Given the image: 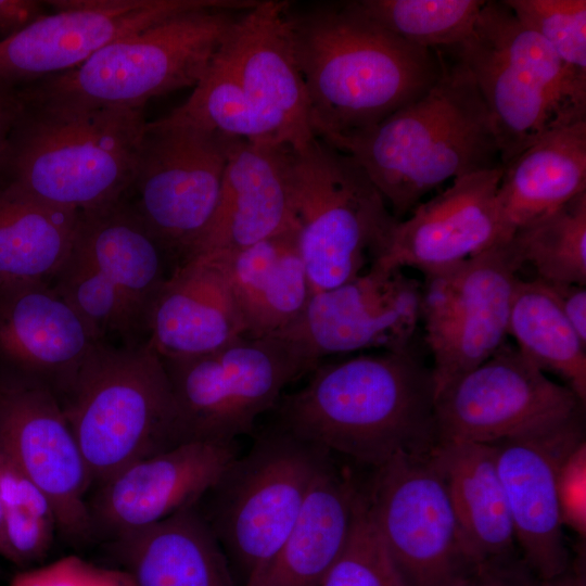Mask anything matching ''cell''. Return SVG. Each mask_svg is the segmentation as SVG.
<instances>
[{
	"label": "cell",
	"instance_id": "cell-1",
	"mask_svg": "<svg viewBox=\"0 0 586 586\" xmlns=\"http://www.w3.org/2000/svg\"><path fill=\"white\" fill-rule=\"evenodd\" d=\"M310 373L281 396L272 424L374 469L437 444L432 371L415 346L320 362Z\"/></svg>",
	"mask_w": 586,
	"mask_h": 586
},
{
	"label": "cell",
	"instance_id": "cell-2",
	"mask_svg": "<svg viewBox=\"0 0 586 586\" xmlns=\"http://www.w3.org/2000/svg\"><path fill=\"white\" fill-rule=\"evenodd\" d=\"M285 18L313 129L321 139L378 124L426 93L441 76V49L405 42L355 1L303 11L288 2Z\"/></svg>",
	"mask_w": 586,
	"mask_h": 586
},
{
	"label": "cell",
	"instance_id": "cell-3",
	"mask_svg": "<svg viewBox=\"0 0 586 586\" xmlns=\"http://www.w3.org/2000/svg\"><path fill=\"white\" fill-rule=\"evenodd\" d=\"M322 140L361 167L396 220L448 179L502 167L472 75L444 53L441 76L422 97L369 128Z\"/></svg>",
	"mask_w": 586,
	"mask_h": 586
},
{
	"label": "cell",
	"instance_id": "cell-4",
	"mask_svg": "<svg viewBox=\"0 0 586 586\" xmlns=\"http://www.w3.org/2000/svg\"><path fill=\"white\" fill-rule=\"evenodd\" d=\"M39 109L24 120L18 114L0 163L3 184L78 214L124 199L146 126L141 109Z\"/></svg>",
	"mask_w": 586,
	"mask_h": 586
},
{
	"label": "cell",
	"instance_id": "cell-5",
	"mask_svg": "<svg viewBox=\"0 0 586 586\" xmlns=\"http://www.w3.org/2000/svg\"><path fill=\"white\" fill-rule=\"evenodd\" d=\"M60 403L92 485L186 443L165 365L145 341L97 344Z\"/></svg>",
	"mask_w": 586,
	"mask_h": 586
},
{
	"label": "cell",
	"instance_id": "cell-6",
	"mask_svg": "<svg viewBox=\"0 0 586 586\" xmlns=\"http://www.w3.org/2000/svg\"><path fill=\"white\" fill-rule=\"evenodd\" d=\"M445 50L475 81L502 167L552 126L586 117V82L502 0L486 1L470 35Z\"/></svg>",
	"mask_w": 586,
	"mask_h": 586
},
{
	"label": "cell",
	"instance_id": "cell-7",
	"mask_svg": "<svg viewBox=\"0 0 586 586\" xmlns=\"http://www.w3.org/2000/svg\"><path fill=\"white\" fill-rule=\"evenodd\" d=\"M252 0L186 12L104 46L38 90L40 103L142 109L151 98L192 87L214 61L238 15Z\"/></svg>",
	"mask_w": 586,
	"mask_h": 586
},
{
	"label": "cell",
	"instance_id": "cell-8",
	"mask_svg": "<svg viewBox=\"0 0 586 586\" xmlns=\"http://www.w3.org/2000/svg\"><path fill=\"white\" fill-rule=\"evenodd\" d=\"M332 454L271 424L234 458L198 507L224 549L239 586L275 555Z\"/></svg>",
	"mask_w": 586,
	"mask_h": 586
},
{
	"label": "cell",
	"instance_id": "cell-9",
	"mask_svg": "<svg viewBox=\"0 0 586 586\" xmlns=\"http://www.w3.org/2000/svg\"><path fill=\"white\" fill-rule=\"evenodd\" d=\"M298 246L313 294L365 271L397 221L361 167L319 137L289 146Z\"/></svg>",
	"mask_w": 586,
	"mask_h": 586
},
{
	"label": "cell",
	"instance_id": "cell-10",
	"mask_svg": "<svg viewBox=\"0 0 586 586\" xmlns=\"http://www.w3.org/2000/svg\"><path fill=\"white\" fill-rule=\"evenodd\" d=\"M364 493L405 586H463L481 568L431 451L397 454L375 469Z\"/></svg>",
	"mask_w": 586,
	"mask_h": 586
},
{
	"label": "cell",
	"instance_id": "cell-11",
	"mask_svg": "<svg viewBox=\"0 0 586 586\" xmlns=\"http://www.w3.org/2000/svg\"><path fill=\"white\" fill-rule=\"evenodd\" d=\"M163 362L184 442H233L251 434L284 387L315 369L279 335H245L204 355Z\"/></svg>",
	"mask_w": 586,
	"mask_h": 586
},
{
	"label": "cell",
	"instance_id": "cell-12",
	"mask_svg": "<svg viewBox=\"0 0 586 586\" xmlns=\"http://www.w3.org/2000/svg\"><path fill=\"white\" fill-rule=\"evenodd\" d=\"M232 140L169 115L146 123L132 199H124L177 265L193 257L214 217Z\"/></svg>",
	"mask_w": 586,
	"mask_h": 586
},
{
	"label": "cell",
	"instance_id": "cell-13",
	"mask_svg": "<svg viewBox=\"0 0 586 586\" xmlns=\"http://www.w3.org/2000/svg\"><path fill=\"white\" fill-rule=\"evenodd\" d=\"M522 266L510 238L451 267L424 275L421 321L433 359L434 397L506 343Z\"/></svg>",
	"mask_w": 586,
	"mask_h": 586
},
{
	"label": "cell",
	"instance_id": "cell-14",
	"mask_svg": "<svg viewBox=\"0 0 586 586\" xmlns=\"http://www.w3.org/2000/svg\"><path fill=\"white\" fill-rule=\"evenodd\" d=\"M583 404L505 343L435 397L437 443L496 444L545 432L581 416Z\"/></svg>",
	"mask_w": 586,
	"mask_h": 586
},
{
	"label": "cell",
	"instance_id": "cell-15",
	"mask_svg": "<svg viewBox=\"0 0 586 586\" xmlns=\"http://www.w3.org/2000/svg\"><path fill=\"white\" fill-rule=\"evenodd\" d=\"M422 283L404 269L369 266L355 278L314 293L300 318L275 334L315 368L322 359L413 346L421 321Z\"/></svg>",
	"mask_w": 586,
	"mask_h": 586
},
{
	"label": "cell",
	"instance_id": "cell-16",
	"mask_svg": "<svg viewBox=\"0 0 586 586\" xmlns=\"http://www.w3.org/2000/svg\"><path fill=\"white\" fill-rule=\"evenodd\" d=\"M0 455L50 499L59 533L84 543L95 532L92 480L58 396L43 386H0Z\"/></svg>",
	"mask_w": 586,
	"mask_h": 586
},
{
	"label": "cell",
	"instance_id": "cell-17",
	"mask_svg": "<svg viewBox=\"0 0 586 586\" xmlns=\"http://www.w3.org/2000/svg\"><path fill=\"white\" fill-rule=\"evenodd\" d=\"M222 0L55 1L39 16L0 40V78L53 76L86 62L110 42L173 16Z\"/></svg>",
	"mask_w": 586,
	"mask_h": 586
},
{
	"label": "cell",
	"instance_id": "cell-18",
	"mask_svg": "<svg viewBox=\"0 0 586 586\" xmlns=\"http://www.w3.org/2000/svg\"><path fill=\"white\" fill-rule=\"evenodd\" d=\"M100 342L51 282H0V386H43L60 400Z\"/></svg>",
	"mask_w": 586,
	"mask_h": 586
},
{
	"label": "cell",
	"instance_id": "cell-19",
	"mask_svg": "<svg viewBox=\"0 0 586 586\" xmlns=\"http://www.w3.org/2000/svg\"><path fill=\"white\" fill-rule=\"evenodd\" d=\"M238 456V441H191L131 462L87 501L94 532L114 539L196 505Z\"/></svg>",
	"mask_w": 586,
	"mask_h": 586
},
{
	"label": "cell",
	"instance_id": "cell-20",
	"mask_svg": "<svg viewBox=\"0 0 586 586\" xmlns=\"http://www.w3.org/2000/svg\"><path fill=\"white\" fill-rule=\"evenodd\" d=\"M501 176L502 167H498L455 179L451 187L395 222L382 254L371 265L415 268L424 276L508 241L497 201Z\"/></svg>",
	"mask_w": 586,
	"mask_h": 586
},
{
	"label": "cell",
	"instance_id": "cell-21",
	"mask_svg": "<svg viewBox=\"0 0 586 586\" xmlns=\"http://www.w3.org/2000/svg\"><path fill=\"white\" fill-rule=\"evenodd\" d=\"M582 440L581 415L551 430L494 444L515 543L522 560L542 582L569 569L557 473L564 457Z\"/></svg>",
	"mask_w": 586,
	"mask_h": 586
},
{
	"label": "cell",
	"instance_id": "cell-22",
	"mask_svg": "<svg viewBox=\"0 0 586 586\" xmlns=\"http://www.w3.org/2000/svg\"><path fill=\"white\" fill-rule=\"evenodd\" d=\"M286 1H256L228 30L215 61L282 127L289 144L316 137L285 18Z\"/></svg>",
	"mask_w": 586,
	"mask_h": 586
},
{
	"label": "cell",
	"instance_id": "cell-23",
	"mask_svg": "<svg viewBox=\"0 0 586 586\" xmlns=\"http://www.w3.org/2000/svg\"><path fill=\"white\" fill-rule=\"evenodd\" d=\"M289 146L231 141L218 205L193 257L240 250L298 230L291 200Z\"/></svg>",
	"mask_w": 586,
	"mask_h": 586
},
{
	"label": "cell",
	"instance_id": "cell-24",
	"mask_svg": "<svg viewBox=\"0 0 586 586\" xmlns=\"http://www.w3.org/2000/svg\"><path fill=\"white\" fill-rule=\"evenodd\" d=\"M245 335L228 280L212 253L173 270L145 321V342L163 360L204 355Z\"/></svg>",
	"mask_w": 586,
	"mask_h": 586
},
{
	"label": "cell",
	"instance_id": "cell-25",
	"mask_svg": "<svg viewBox=\"0 0 586 586\" xmlns=\"http://www.w3.org/2000/svg\"><path fill=\"white\" fill-rule=\"evenodd\" d=\"M112 540L131 586H239L198 504Z\"/></svg>",
	"mask_w": 586,
	"mask_h": 586
},
{
	"label": "cell",
	"instance_id": "cell-26",
	"mask_svg": "<svg viewBox=\"0 0 586 586\" xmlns=\"http://www.w3.org/2000/svg\"><path fill=\"white\" fill-rule=\"evenodd\" d=\"M215 254L228 280L246 336L275 335L305 310L313 290L302 258L297 230L246 247Z\"/></svg>",
	"mask_w": 586,
	"mask_h": 586
},
{
	"label": "cell",
	"instance_id": "cell-27",
	"mask_svg": "<svg viewBox=\"0 0 586 586\" xmlns=\"http://www.w3.org/2000/svg\"><path fill=\"white\" fill-rule=\"evenodd\" d=\"M360 491L332 460L282 545L244 586H320L349 538Z\"/></svg>",
	"mask_w": 586,
	"mask_h": 586
},
{
	"label": "cell",
	"instance_id": "cell-28",
	"mask_svg": "<svg viewBox=\"0 0 586 586\" xmlns=\"http://www.w3.org/2000/svg\"><path fill=\"white\" fill-rule=\"evenodd\" d=\"M586 191V117L557 124L502 167L497 201L506 237Z\"/></svg>",
	"mask_w": 586,
	"mask_h": 586
},
{
	"label": "cell",
	"instance_id": "cell-29",
	"mask_svg": "<svg viewBox=\"0 0 586 586\" xmlns=\"http://www.w3.org/2000/svg\"><path fill=\"white\" fill-rule=\"evenodd\" d=\"M74 246L122 292L145 339L148 314L178 266L129 203L80 214Z\"/></svg>",
	"mask_w": 586,
	"mask_h": 586
},
{
	"label": "cell",
	"instance_id": "cell-30",
	"mask_svg": "<svg viewBox=\"0 0 586 586\" xmlns=\"http://www.w3.org/2000/svg\"><path fill=\"white\" fill-rule=\"evenodd\" d=\"M431 457L477 564L514 557L515 535L495 445L437 443Z\"/></svg>",
	"mask_w": 586,
	"mask_h": 586
},
{
	"label": "cell",
	"instance_id": "cell-31",
	"mask_svg": "<svg viewBox=\"0 0 586 586\" xmlns=\"http://www.w3.org/2000/svg\"><path fill=\"white\" fill-rule=\"evenodd\" d=\"M79 216L0 186V282H51L72 253Z\"/></svg>",
	"mask_w": 586,
	"mask_h": 586
},
{
	"label": "cell",
	"instance_id": "cell-32",
	"mask_svg": "<svg viewBox=\"0 0 586 586\" xmlns=\"http://www.w3.org/2000/svg\"><path fill=\"white\" fill-rule=\"evenodd\" d=\"M508 335L530 361L543 372L562 378L585 403L586 343L536 278H519L515 284Z\"/></svg>",
	"mask_w": 586,
	"mask_h": 586
},
{
	"label": "cell",
	"instance_id": "cell-33",
	"mask_svg": "<svg viewBox=\"0 0 586 586\" xmlns=\"http://www.w3.org/2000/svg\"><path fill=\"white\" fill-rule=\"evenodd\" d=\"M169 116L228 139L290 145L280 124L215 59L189 98Z\"/></svg>",
	"mask_w": 586,
	"mask_h": 586
},
{
	"label": "cell",
	"instance_id": "cell-34",
	"mask_svg": "<svg viewBox=\"0 0 586 586\" xmlns=\"http://www.w3.org/2000/svg\"><path fill=\"white\" fill-rule=\"evenodd\" d=\"M511 240L536 279L586 285V191L518 229Z\"/></svg>",
	"mask_w": 586,
	"mask_h": 586
},
{
	"label": "cell",
	"instance_id": "cell-35",
	"mask_svg": "<svg viewBox=\"0 0 586 586\" xmlns=\"http://www.w3.org/2000/svg\"><path fill=\"white\" fill-rule=\"evenodd\" d=\"M357 7L384 29L416 47L446 49L472 31L485 0H359Z\"/></svg>",
	"mask_w": 586,
	"mask_h": 586
},
{
	"label": "cell",
	"instance_id": "cell-36",
	"mask_svg": "<svg viewBox=\"0 0 586 586\" xmlns=\"http://www.w3.org/2000/svg\"><path fill=\"white\" fill-rule=\"evenodd\" d=\"M51 284L99 340L116 333L125 344L143 342L137 339L143 331L122 292L75 246Z\"/></svg>",
	"mask_w": 586,
	"mask_h": 586
},
{
	"label": "cell",
	"instance_id": "cell-37",
	"mask_svg": "<svg viewBox=\"0 0 586 586\" xmlns=\"http://www.w3.org/2000/svg\"><path fill=\"white\" fill-rule=\"evenodd\" d=\"M7 560L20 566L42 561L59 533L55 510L46 494L0 455Z\"/></svg>",
	"mask_w": 586,
	"mask_h": 586
},
{
	"label": "cell",
	"instance_id": "cell-38",
	"mask_svg": "<svg viewBox=\"0 0 586 586\" xmlns=\"http://www.w3.org/2000/svg\"><path fill=\"white\" fill-rule=\"evenodd\" d=\"M518 20L538 34L565 69L586 82L585 0H502Z\"/></svg>",
	"mask_w": 586,
	"mask_h": 586
},
{
	"label": "cell",
	"instance_id": "cell-39",
	"mask_svg": "<svg viewBox=\"0 0 586 586\" xmlns=\"http://www.w3.org/2000/svg\"><path fill=\"white\" fill-rule=\"evenodd\" d=\"M320 586H405L374 528L364 491L349 538Z\"/></svg>",
	"mask_w": 586,
	"mask_h": 586
},
{
	"label": "cell",
	"instance_id": "cell-40",
	"mask_svg": "<svg viewBox=\"0 0 586 586\" xmlns=\"http://www.w3.org/2000/svg\"><path fill=\"white\" fill-rule=\"evenodd\" d=\"M10 586H131V583L119 569L98 566L68 556L16 574Z\"/></svg>",
	"mask_w": 586,
	"mask_h": 586
},
{
	"label": "cell",
	"instance_id": "cell-41",
	"mask_svg": "<svg viewBox=\"0 0 586 586\" xmlns=\"http://www.w3.org/2000/svg\"><path fill=\"white\" fill-rule=\"evenodd\" d=\"M557 497L562 526L586 536V442L577 443L557 473Z\"/></svg>",
	"mask_w": 586,
	"mask_h": 586
},
{
	"label": "cell",
	"instance_id": "cell-42",
	"mask_svg": "<svg viewBox=\"0 0 586 586\" xmlns=\"http://www.w3.org/2000/svg\"><path fill=\"white\" fill-rule=\"evenodd\" d=\"M539 579L514 557L482 565L463 586H537Z\"/></svg>",
	"mask_w": 586,
	"mask_h": 586
},
{
	"label": "cell",
	"instance_id": "cell-43",
	"mask_svg": "<svg viewBox=\"0 0 586 586\" xmlns=\"http://www.w3.org/2000/svg\"><path fill=\"white\" fill-rule=\"evenodd\" d=\"M551 296L573 329L586 343V289L573 283L545 282L537 279Z\"/></svg>",
	"mask_w": 586,
	"mask_h": 586
},
{
	"label": "cell",
	"instance_id": "cell-44",
	"mask_svg": "<svg viewBox=\"0 0 586 586\" xmlns=\"http://www.w3.org/2000/svg\"><path fill=\"white\" fill-rule=\"evenodd\" d=\"M34 5L33 2L26 1H0V24L12 26L13 33L15 27L21 29L25 26L24 23L30 18Z\"/></svg>",
	"mask_w": 586,
	"mask_h": 586
},
{
	"label": "cell",
	"instance_id": "cell-45",
	"mask_svg": "<svg viewBox=\"0 0 586 586\" xmlns=\"http://www.w3.org/2000/svg\"><path fill=\"white\" fill-rule=\"evenodd\" d=\"M18 114L20 110L13 101L0 91V163Z\"/></svg>",
	"mask_w": 586,
	"mask_h": 586
},
{
	"label": "cell",
	"instance_id": "cell-46",
	"mask_svg": "<svg viewBox=\"0 0 586 586\" xmlns=\"http://www.w3.org/2000/svg\"><path fill=\"white\" fill-rule=\"evenodd\" d=\"M568 570L556 578L539 581L537 586H585V578L581 573H569Z\"/></svg>",
	"mask_w": 586,
	"mask_h": 586
},
{
	"label": "cell",
	"instance_id": "cell-47",
	"mask_svg": "<svg viewBox=\"0 0 586 586\" xmlns=\"http://www.w3.org/2000/svg\"><path fill=\"white\" fill-rule=\"evenodd\" d=\"M8 550L4 536V518H3V505L0 495V556L7 559Z\"/></svg>",
	"mask_w": 586,
	"mask_h": 586
}]
</instances>
